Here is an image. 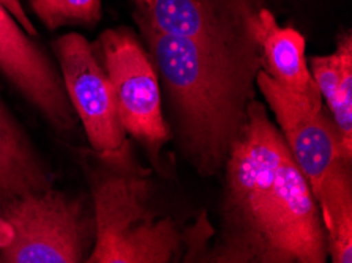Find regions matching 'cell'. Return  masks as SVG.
Returning <instances> with one entry per match:
<instances>
[{
    "label": "cell",
    "instance_id": "12",
    "mask_svg": "<svg viewBox=\"0 0 352 263\" xmlns=\"http://www.w3.org/2000/svg\"><path fill=\"white\" fill-rule=\"evenodd\" d=\"M29 3L50 30L63 25H95L101 19V0H29Z\"/></svg>",
    "mask_w": 352,
    "mask_h": 263
},
{
    "label": "cell",
    "instance_id": "11",
    "mask_svg": "<svg viewBox=\"0 0 352 263\" xmlns=\"http://www.w3.org/2000/svg\"><path fill=\"white\" fill-rule=\"evenodd\" d=\"M54 186V175L0 98V203Z\"/></svg>",
    "mask_w": 352,
    "mask_h": 263
},
{
    "label": "cell",
    "instance_id": "5",
    "mask_svg": "<svg viewBox=\"0 0 352 263\" xmlns=\"http://www.w3.org/2000/svg\"><path fill=\"white\" fill-rule=\"evenodd\" d=\"M82 198L30 191L0 203V263H79L94 244Z\"/></svg>",
    "mask_w": 352,
    "mask_h": 263
},
{
    "label": "cell",
    "instance_id": "2",
    "mask_svg": "<svg viewBox=\"0 0 352 263\" xmlns=\"http://www.w3.org/2000/svg\"><path fill=\"white\" fill-rule=\"evenodd\" d=\"M140 29L168 96L170 134L201 175L217 174L254 100L256 76L263 69L258 43L252 32L236 40L206 41L175 38L144 24Z\"/></svg>",
    "mask_w": 352,
    "mask_h": 263
},
{
    "label": "cell",
    "instance_id": "7",
    "mask_svg": "<svg viewBox=\"0 0 352 263\" xmlns=\"http://www.w3.org/2000/svg\"><path fill=\"white\" fill-rule=\"evenodd\" d=\"M97 49L113 84L125 131L158 153L173 134L164 120L162 87L148 52L128 29L104 30Z\"/></svg>",
    "mask_w": 352,
    "mask_h": 263
},
{
    "label": "cell",
    "instance_id": "1",
    "mask_svg": "<svg viewBox=\"0 0 352 263\" xmlns=\"http://www.w3.org/2000/svg\"><path fill=\"white\" fill-rule=\"evenodd\" d=\"M221 233L206 259L324 263L327 238L311 187L258 100L225 163Z\"/></svg>",
    "mask_w": 352,
    "mask_h": 263
},
{
    "label": "cell",
    "instance_id": "3",
    "mask_svg": "<svg viewBox=\"0 0 352 263\" xmlns=\"http://www.w3.org/2000/svg\"><path fill=\"white\" fill-rule=\"evenodd\" d=\"M256 87L270 106L292 158L305 175L321 211L327 254L335 263L352 262V179L333 122L287 92L263 69Z\"/></svg>",
    "mask_w": 352,
    "mask_h": 263
},
{
    "label": "cell",
    "instance_id": "10",
    "mask_svg": "<svg viewBox=\"0 0 352 263\" xmlns=\"http://www.w3.org/2000/svg\"><path fill=\"white\" fill-rule=\"evenodd\" d=\"M248 25L259 46L263 71L314 109H322L324 101L307 63L300 32L280 25L267 8L254 10Z\"/></svg>",
    "mask_w": 352,
    "mask_h": 263
},
{
    "label": "cell",
    "instance_id": "8",
    "mask_svg": "<svg viewBox=\"0 0 352 263\" xmlns=\"http://www.w3.org/2000/svg\"><path fill=\"white\" fill-rule=\"evenodd\" d=\"M0 73L58 131L74 126L62 78L0 2Z\"/></svg>",
    "mask_w": 352,
    "mask_h": 263
},
{
    "label": "cell",
    "instance_id": "4",
    "mask_svg": "<svg viewBox=\"0 0 352 263\" xmlns=\"http://www.w3.org/2000/svg\"><path fill=\"white\" fill-rule=\"evenodd\" d=\"M104 159L90 179L94 244L90 263H168L180 259L184 235L148 207V186L130 159Z\"/></svg>",
    "mask_w": 352,
    "mask_h": 263
},
{
    "label": "cell",
    "instance_id": "6",
    "mask_svg": "<svg viewBox=\"0 0 352 263\" xmlns=\"http://www.w3.org/2000/svg\"><path fill=\"white\" fill-rule=\"evenodd\" d=\"M54 52L68 101L82 123L90 147L101 158L130 159L113 84L95 47L82 35L67 34L56 40Z\"/></svg>",
    "mask_w": 352,
    "mask_h": 263
},
{
    "label": "cell",
    "instance_id": "9",
    "mask_svg": "<svg viewBox=\"0 0 352 263\" xmlns=\"http://www.w3.org/2000/svg\"><path fill=\"white\" fill-rule=\"evenodd\" d=\"M252 0H138V24L175 38L229 41L248 34Z\"/></svg>",
    "mask_w": 352,
    "mask_h": 263
},
{
    "label": "cell",
    "instance_id": "13",
    "mask_svg": "<svg viewBox=\"0 0 352 263\" xmlns=\"http://www.w3.org/2000/svg\"><path fill=\"white\" fill-rule=\"evenodd\" d=\"M0 2H2L3 7L7 8L10 13H12V16L16 19V23L23 27L25 34L30 36L36 35L35 25L29 19V16H28V13H25V8L23 7V2H21V0H0Z\"/></svg>",
    "mask_w": 352,
    "mask_h": 263
}]
</instances>
